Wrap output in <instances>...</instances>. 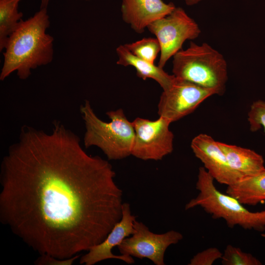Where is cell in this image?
Returning a JSON list of instances; mask_svg holds the SVG:
<instances>
[{
    "mask_svg": "<svg viewBox=\"0 0 265 265\" xmlns=\"http://www.w3.org/2000/svg\"><path fill=\"white\" fill-rule=\"evenodd\" d=\"M115 177L111 164L88 155L60 121L50 132L24 125L0 165V220L39 263H72L121 219Z\"/></svg>",
    "mask_w": 265,
    "mask_h": 265,
    "instance_id": "obj_1",
    "label": "cell"
},
{
    "mask_svg": "<svg viewBox=\"0 0 265 265\" xmlns=\"http://www.w3.org/2000/svg\"><path fill=\"white\" fill-rule=\"evenodd\" d=\"M118 56L116 63L123 66H132L137 76L143 80L151 79L157 81L163 90L167 89L173 82L175 76L165 72L163 68L154 63L143 60L133 55L124 45L116 49Z\"/></svg>",
    "mask_w": 265,
    "mask_h": 265,
    "instance_id": "obj_13",
    "label": "cell"
},
{
    "mask_svg": "<svg viewBox=\"0 0 265 265\" xmlns=\"http://www.w3.org/2000/svg\"><path fill=\"white\" fill-rule=\"evenodd\" d=\"M22 0H0V51L5 49L9 36L21 21L23 14L19 12Z\"/></svg>",
    "mask_w": 265,
    "mask_h": 265,
    "instance_id": "obj_16",
    "label": "cell"
},
{
    "mask_svg": "<svg viewBox=\"0 0 265 265\" xmlns=\"http://www.w3.org/2000/svg\"><path fill=\"white\" fill-rule=\"evenodd\" d=\"M176 7L162 0H122L121 11L124 22L141 34L151 23L168 15Z\"/></svg>",
    "mask_w": 265,
    "mask_h": 265,
    "instance_id": "obj_12",
    "label": "cell"
},
{
    "mask_svg": "<svg viewBox=\"0 0 265 265\" xmlns=\"http://www.w3.org/2000/svg\"><path fill=\"white\" fill-rule=\"evenodd\" d=\"M124 45L135 56L152 63H154L161 50L160 44L156 38H143Z\"/></svg>",
    "mask_w": 265,
    "mask_h": 265,
    "instance_id": "obj_17",
    "label": "cell"
},
{
    "mask_svg": "<svg viewBox=\"0 0 265 265\" xmlns=\"http://www.w3.org/2000/svg\"><path fill=\"white\" fill-rule=\"evenodd\" d=\"M223 265H261L262 262L250 253L238 247L228 245L221 258Z\"/></svg>",
    "mask_w": 265,
    "mask_h": 265,
    "instance_id": "obj_18",
    "label": "cell"
},
{
    "mask_svg": "<svg viewBox=\"0 0 265 265\" xmlns=\"http://www.w3.org/2000/svg\"><path fill=\"white\" fill-rule=\"evenodd\" d=\"M190 146L195 157L201 161L207 172L219 183L229 186L242 177L231 168L218 141L212 136L200 133L192 139Z\"/></svg>",
    "mask_w": 265,
    "mask_h": 265,
    "instance_id": "obj_10",
    "label": "cell"
},
{
    "mask_svg": "<svg viewBox=\"0 0 265 265\" xmlns=\"http://www.w3.org/2000/svg\"><path fill=\"white\" fill-rule=\"evenodd\" d=\"M250 130L256 132L263 127L265 132V102L261 100L253 103L248 113Z\"/></svg>",
    "mask_w": 265,
    "mask_h": 265,
    "instance_id": "obj_19",
    "label": "cell"
},
{
    "mask_svg": "<svg viewBox=\"0 0 265 265\" xmlns=\"http://www.w3.org/2000/svg\"><path fill=\"white\" fill-rule=\"evenodd\" d=\"M50 25L47 8L40 9L33 16L21 20L7 41L0 80L15 71L19 79L26 80L31 70L52 61L54 39L46 33Z\"/></svg>",
    "mask_w": 265,
    "mask_h": 265,
    "instance_id": "obj_2",
    "label": "cell"
},
{
    "mask_svg": "<svg viewBox=\"0 0 265 265\" xmlns=\"http://www.w3.org/2000/svg\"><path fill=\"white\" fill-rule=\"evenodd\" d=\"M132 123L135 134L132 155L144 160H159L172 152L174 135L169 129L171 123L167 119L137 117Z\"/></svg>",
    "mask_w": 265,
    "mask_h": 265,
    "instance_id": "obj_7",
    "label": "cell"
},
{
    "mask_svg": "<svg viewBox=\"0 0 265 265\" xmlns=\"http://www.w3.org/2000/svg\"><path fill=\"white\" fill-rule=\"evenodd\" d=\"M226 192L243 205L256 206L265 202V167L254 175L242 177L227 186Z\"/></svg>",
    "mask_w": 265,
    "mask_h": 265,
    "instance_id": "obj_15",
    "label": "cell"
},
{
    "mask_svg": "<svg viewBox=\"0 0 265 265\" xmlns=\"http://www.w3.org/2000/svg\"><path fill=\"white\" fill-rule=\"evenodd\" d=\"M133 228L132 236L124 238L117 246L120 254L140 259L147 258L156 265H164V257L167 248L183 238L181 233L174 230L155 234L136 220L133 222Z\"/></svg>",
    "mask_w": 265,
    "mask_h": 265,
    "instance_id": "obj_8",
    "label": "cell"
},
{
    "mask_svg": "<svg viewBox=\"0 0 265 265\" xmlns=\"http://www.w3.org/2000/svg\"><path fill=\"white\" fill-rule=\"evenodd\" d=\"M136 218L131 213L130 205L128 203H123L121 219L114 225L103 241L91 247L88 252L80 258V264L93 265L110 259H118L128 264L134 263L132 256L115 255L112 253V249L118 246L124 238L133 234V222Z\"/></svg>",
    "mask_w": 265,
    "mask_h": 265,
    "instance_id": "obj_11",
    "label": "cell"
},
{
    "mask_svg": "<svg viewBox=\"0 0 265 265\" xmlns=\"http://www.w3.org/2000/svg\"><path fill=\"white\" fill-rule=\"evenodd\" d=\"M213 95L216 93L212 90L175 76L170 86L163 90L160 97L158 114L171 123L177 121L192 113L204 100Z\"/></svg>",
    "mask_w": 265,
    "mask_h": 265,
    "instance_id": "obj_9",
    "label": "cell"
},
{
    "mask_svg": "<svg viewBox=\"0 0 265 265\" xmlns=\"http://www.w3.org/2000/svg\"><path fill=\"white\" fill-rule=\"evenodd\" d=\"M228 162L242 177L254 175L265 167L262 156L249 149L218 141Z\"/></svg>",
    "mask_w": 265,
    "mask_h": 265,
    "instance_id": "obj_14",
    "label": "cell"
},
{
    "mask_svg": "<svg viewBox=\"0 0 265 265\" xmlns=\"http://www.w3.org/2000/svg\"><path fill=\"white\" fill-rule=\"evenodd\" d=\"M50 0H40V7L41 8H47Z\"/></svg>",
    "mask_w": 265,
    "mask_h": 265,
    "instance_id": "obj_22",
    "label": "cell"
},
{
    "mask_svg": "<svg viewBox=\"0 0 265 265\" xmlns=\"http://www.w3.org/2000/svg\"><path fill=\"white\" fill-rule=\"evenodd\" d=\"M203 0H185V2L187 5L193 6L195 5Z\"/></svg>",
    "mask_w": 265,
    "mask_h": 265,
    "instance_id": "obj_21",
    "label": "cell"
},
{
    "mask_svg": "<svg viewBox=\"0 0 265 265\" xmlns=\"http://www.w3.org/2000/svg\"><path fill=\"white\" fill-rule=\"evenodd\" d=\"M213 181L204 167L199 168L196 184L199 193L186 205L185 210L199 206L212 218H223L230 228L239 226L246 230H265V209L249 211L236 198L218 190Z\"/></svg>",
    "mask_w": 265,
    "mask_h": 265,
    "instance_id": "obj_4",
    "label": "cell"
},
{
    "mask_svg": "<svg viewBox=\"0 0 265 265\" xmlns=\"http://www.w3.org/2000/svg\"><path fill=\"white\" fill-rule=\"evenodd\" d=\"M80 112L86 129L83 136L86 148H99L109 160L121 159L131 155L135 132L122 109L107 112L109 122L96 115L88 100L80 106Z\"/></svg>",
    "mask_w": 265,
    "mask_h": 265,
    "instance_id": "obj_3",
    "label": "cell"
},
{
    "mask_svg": "<svg viewBox=\"0 0 265 265\" xmlns=\"http://www.w3.org/2000/svg\"><path fill=\"white\" fill-rule=\"evenodd\" d=\"M147 29L158 40L161 48L158 66L163 68L169 59L182 49L186 40L200 35L198 24L180 7L151 23Z\"/></svg>",
    "mask_w": 265,
    "mask_h": 265,
    "instance_id": "obj_6",
    "label": "cell"
},
{
    "mask_svg": "<svg viewBox=\"0 0 265 265\" xmlns=\"http://www.w3.org/2000/svg\"><path fill=\"white\" fill-rule=\"evenodd\" d=\"M222 253L216 247H210L198 252L190 260L189 265H212L221 259Z\"/></svg>",
    "mask_w": 265,
    "mask_h": 265,
    "instance_id": "obj_20",
    "label": "cell"
},
{
    "mask_svg": "<svg viewBox=\"0 0 265 265\" xmlns=\"http://www.w3.org/2000/svg\"><path fill=\"white\" fill-rule=\"evenodd\" d=\"M173 75L201 87L224 94L228 80V66L223 55L207 43L191 42L173 57Z\"/></svg>",
    "mask_w": 265,
    "mask_h": 265,
    "instance_id": "obj_5",
    "label": "cell"
}]
</instances>
